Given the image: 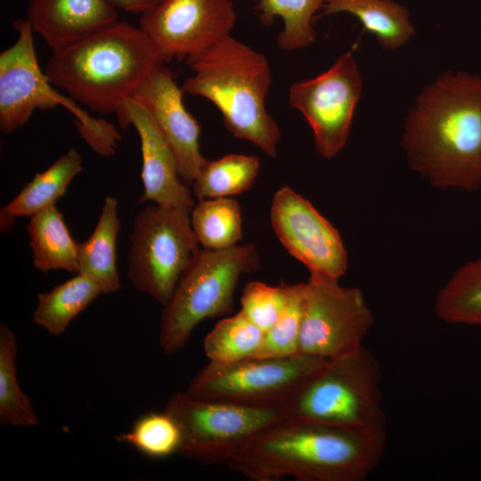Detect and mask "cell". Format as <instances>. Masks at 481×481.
Listing matches in <instances>:
<instances>
[{"label":"cell","instance_id":"cell-29","mask_svg":"<svg viewBox=\"0 0 481 481\" xmlns=\"http://www.w3.org/2000/svg\"><path fill=\"white\" fill-rule=\"evenodd\" d=\"M146 457L162 459L177 453L181 431L167 412H149L141 416L131 429L117 437Z\"/></svg>","mask_w":481,"mask_h":481},{"label":"cell","instance_id":"cell-24","mask_svg":"<svg viewBox=\"0 0 481 481\" xmlns=\"http://www.w3.org/2000/svg\"><path fill=\"white\" fill-rule=\"evenodd\" d=\"M260 168L257 156L231 153L217 159L206 160L192 183L198 200L226 198L250 190Z\"/></svg>","mask_w":481,"mask_h":481},{"label":"cell","instance_id":"cell-8","mask_svg":"<svg viewBox=\"0 0 481 481\" xmlns=\"http://www.w3.org/2000/svg\"><path fill=\"white\" fill-rule=\"evenodd\" d=\"M129 240L130 282L138 291L166 305L200 250L191 213L148 205L136 215Z\"/></svg>","mask_w":481,"mask_h":481},{"label":"cell","instance_id":"cell-2","mask_svg":"<svg viewBox=\"0 0 481 481\" xmlns=\"http://www.w3.org/2000/svg\"><path fill=\"white\" fill-rule=\"evenodd\" d=\"M385 429L356 430L287 419L269 427L226 463L253 481H363L385 451Z\"/></svg>","mask_w":481,"mask_h":481},{"label":"cell","instance_id":"cell-5","mask_svg":"<svg viewBox=\"0 0 481 481\" xmlns=\"http://www.w3.org/2000/svg\"><path fill=\"white\" fill-rule=\"evenodd\" d=\"M382 371L365 347L328 360L283 405L287 419L356 430L385 429Z\"/></svg>","mask_w":481,"mask_h":481},{"label":"cell","instance_id":"cell-17","mask_svg":"<svg viewBox=\"0 0 481 481\" xmlns=\"http://www.w3.org/2000/svg\"><path fill=\"white\" fill-rule=\"evenodd\" d=\"M52 51L118 21L112 0H30L27 18Z\"/></svg>","mask_w":481,"mask_h":481},{"label":"cell","instance_id":"cell-11","mask_svg":"<svg viewBox=\"0 0 481 481\" xmlns=\"http://www.w3.org/2000/svg\"><path fill=\"white\" fill-rule=\"evenodd\" d=\"M362 91L363 78L352 51L341 54L326 71L290 86L289 104L306 119L322 157L330 159L346 145Z\"/></svg>","mask_w":481,"mask_h":481},{"label":"cell","instance_id":"cell-27","mask_svg":"<svg viewBox=\"0 0 481 481\" xmlns=\"http://www.w3.org/2000/svg\"><path fill=\"white\" fill-rule=\"evenodd\" d=\"M17 339L5 324L0 325V422L13 427H34L36 411L17 378Z\"/></svg>","mask_w":481,"mask_h":481},{"label":"cell","instance_id":"cell-4","mask_svg":"<svg viewBox=\"0 0 481 481\" xmlns=\"http://www.w3.org/2000/svg\"><path fill=\"white\" fill-rule=\"evenodd\" d=\"M186 61L193 75L184 80L183 92L208 99L235 138L276 158L281 132L265 108L271 85L265 56L230 35Z\"/></svg>","mask_w":481,"mask_h":481},{"label":"cell","instance_id":"cell-16","mask_svg":"<svg viewBox=\"0 0 481 481\" xmlns=\"http://www.w3.org/2000/svg\"><path fill=\"white\" fill-rule=\"evenodd\" d=\"M116 115L120 127L126 129L132 125L140 139L143 192L139 203L152 201L191 213L196 203L192 188L181 179L173 151L148 110L129 97Z\"/></svg>","mask_w":481,"mask_h":481},{"label":"cell","instance_id":"cell-9","mask_svg":"<svg viewBox=\"0 0 481 481\" xmlns=\"http://www.w3.org/2000/svg\"><path fill=\"white\" fill-rule=\"evenodd\" d=\"M328 360L305 354L288 357L210 362L190 381L193 397L255 407L283 406Z\"/></svg>","mask_w":481,"mask_h":481},{"label":"cell","instance_id":"cell-28","mask_svg":"<svg viewBox=\"0 0 481 481\" xmlns=\"http://www.w3.org/2000/svg\"><path fill=\"white\" fill-rule=\"evenodd\" d=\"M265 331L240 311L218 322L203 342L206 356L214 363H234L252 358L259 349Z\"/></svg>","mask_w":481,"mask_h":481},{"label":"cell","instance_id":"cell-21","mask_svg":"<svg viewBox=\"0 0 481 481\" xmlns=\"http://www.w3.org/2000/svg\"><path fill=\"white\" fill-rule=\"evenodd\" d=\"M34 266L43 272L79 273L77 243L55 205L30 216L27 225Z\"/></svg>","mask_w":481,"mask_h":481},{"label":"cell","instance_id":"cell-13","mask_svg":"<svg viewBox=\"0 0 481 481\" xmlns=\"http://www.w3.org/2000/svg\"><path fill=\"white\" fill-rule=\"evenodd\" d=\"M270 220L284 249L310 274L340 279L348 268V255L339 232L314 206L289 186L273 195Z\"/></svg>","mask_w":481,"mask_h":481},{"label":"cell","instance_id":"cell-32","mask_svg":"<svg viewBox=\"0 0 481 481\" xmlns=\"http://www.w3.org/2000/svg\"><path fill=\"white\" fill-rule=\"evenodd\" d=\"M118 10H123L127 12L143 14L155 6L163 0H112Z\"/></svg>","mask_w":481,"mask_h":481},{"label":"cell","instance_id":"cell-19","mask_svg":"<svg viewBox=\"0 0 481 481\" xmlns=\"http://www.w3.org/2000/svg\"><path fill=\"white\" fill-rule=\"evenodd\" d=\"M119 229L118 202L114 197H106L91 236L77 243L79 273L94 280L106 294L121 289L117 268Z\"/></svg>","mask_w":481,"mask_h":481},{"label":"cell","instance_id":"cell-1","mask_svg":"<svg viewBox=\"0 0 481 481\" xmlns=\"http://www.w3.org/2000/svg\"><path fill=\"white\" fill-rule=\"evenodd\" d=\"M401 145L410 168L431 186L481 188V75L447 71L409 111Z\"/></svg>","mask_w":481,"mask_h":481},{"label":"cell","instance_id":"cell-23","mask_svg":"<svg viewBox=\"0 0 481 481\" xmlns=\"http://www.w3.org/2000/svg\"><path fill=\"white\" fill-rule=\"evenodd\" d=\"M434 310L447 323L481 326V257L454 272L438 291Z\"/></svg>","mask_w":481,"mask_h":481},{"label":"cell","instance_id":"cell-12","mask_svg":"<svg viewBox=\"0 0 481 481\" xmlns=\"http://www.w3.org/2000/svg\"><path fill=\"white\" fill-rule=\"evenodd\" d=\"M236 19L232 0H163L140 15L139 28L166 63L196 55L230 36Z\"/></svg>","mask_w":481,"mask_h":481},{"label":"cell","instance_id":"cell-10","mask_svg":"<svg viewBox=\"0 0 481 481\" xmlns=\"http://www.w3.org/2000/svg\"><path fill=\"white\" fill-rule=\"evenodd\" d=\"M338 279L310 274L305 282L299 354L327 360L361 346L374 316L361 289Z\"/></svg>","mask_w":481,"mask_h":481},{"label":"cell","instance_id":"cell-7","mask_svg":"<svg viewBox=\"0 0 481 481\" xmlns=\"http://www.w3.org/2000/svg\"><path fill=\"white\" fill-rule=\"evenodd\" d=\"M165 412L181 431L177 453L201 464H226L249 442L286 418L283 406L255 407L172 394Z\"/></svg>","mask_w":481,"mask_h":481},{"label":"cell","instance_id":"cell-30","mask_svg":"<svg viewBox=\"0 0 481 481\" xmlns=\"http://www.w3.org/2000/svg\"><path fill=\"white\" fill-rule=\"evenodd\" d=\"M285 305L252 358L288 357L299 354L305 283H286Z\"/></svg>","mask_w":481,"mask_h":481},{"label":"cell","instance_id":"cell-22","mask_svg":"<svg viewBox=\"0 0 481 481\" xmlns=\"http://www.w3.org/2000/svg\"><path fill=\"white\" fill-rule=\"evenodd\" d=\"M101 293L94 280L85 273H76L52 290L37 295L33 321L49 334L61 335Z\"/></svg>","mask_w":481,"mask_h":481},{"label":"cell","instance_id":"cell-14","mask_svg":"<svg viewBox=\"0 0 481 481\" xmlns=\"http://www.w3.org/2000/svg\"><path fill=\"white\" fill-rule=\"evenodd\" d=\"M18 37L14 44L0 53V129L12 134L24 126L36 110H50L57 105L69 109L77 120L88 118L72 99L65 98L52 87L38 65L33 29L27 19L13 23Z\"/></svg>","mask_w":481,"mask_h":481},{"label":"cell","instance_id":"cell-6","mask_svg":"<svg viewBox=\"0 0 481 481\" xmlns=\"http://www.w3.org/2000/svg\"><path fill=\"white\" fill-rule=\"evenodd\" d=\"M260 268L258 251L252 242L223 249L201 248L163 306L162 351L167 355L180 351L201 321L229 314L240 278Z\"/></svg>","mask_w":481,"mask_h":481},{"label":"cell","instance_id":"cell-25","mask_svg":"<svg viewBox=\"0 0 481 481\" xmlns=\"http://www.w3.org/2000/svg\"><path fill=\"white\" fill-rule=\"evenodd\" d=\"M191 223L204 249H227L241 240L240 206L231 197L198 200L191 212Z\"/></svg>","mask_w":481,"mask_h":481},{"label":"cell","instance_id":"cell-15","mask_svg":"<svg viewBox=\"0 0 481 481\" xmlns=\"http://www.w3.org/2000/svg\"><path fill=\"white\" fill-rule=\"evenodd\" d=\"M183 94L164 63L144 79L131 97L148 110L173 151L181 179L190 185L207 159L200 151V126L185 109Z\"/></svg>","mask_w":481,"mask_h":481},{"label":"cell","instance_id":"cell-18","mask_svg":"<svg viewBox=\"0 0 481 481\" xmlns=\"http://www.w3.org/2000/svg\"><path fill=\"white\" fill-rule=\"evenodd\" d=\"M82 169L83 157L75 148H69L46 170L36 174L12 200L1 208L2 232L11 230L16 217H30L55 205Z\"/></svg>","mask_w":481,"mask_h":481},{"label":"cell","instance_id":"cell-31","mask_svg":"<svg viewBox=\"0 0 481 481\" xmlns=\"http://www.w3.org/2000/svg\"><path fill=\"white\" fill-rule=\"evenodd\" d=\"M286 298V282L272 286L262 281H250L243 289L240 311L266 332L278 319Z\"/></svg>","mask_w":481,"mask_h":481},{"label":"cell","instance_id":"cell-3","mask_svg":"<svg viewBox=\"0 0 481 481\" xmlns=\"http://www.w3.org/2000/svg\"><path fill=\"white\" fill-rule=\"evenodd\" d=\"M165 61L139 28L117 21L53 51L49 82L92 111L117 113L144 79Z\"/></svg>","mask_w":481,"mask_h":481},{"label":"cell","instance_id":"cell-20","mask_svg":"<svg viewBox=\"0 0 481 481\" xmlns=\"http://www.w3.org/2000/svg\"><path fill=\"white\" fill-rule=\"evenodd\" d=\"M322 11L354 15L385 50L399 48L415 32L407 8L395 0H325Z\"/></svg>","mask_w":481,"mask_h":481},{"label":"cell","instance_id":"cell-26","mask_svg":"<svg viewBox=\"0 0 481 481\" xmlns=\"http://www.w3.org/2000/svg\"><path fill=\"white\" fill-rule=\"evenodd\" d=\"M257 3L260 22L271 26L275 17L283 21V29L276 38L277 46L284 51L308 47L316 39L313 28L314 14L322 10L325 0H253Z\"/></svg>","mask_w":481,"mask_h":481}]
</instances>
